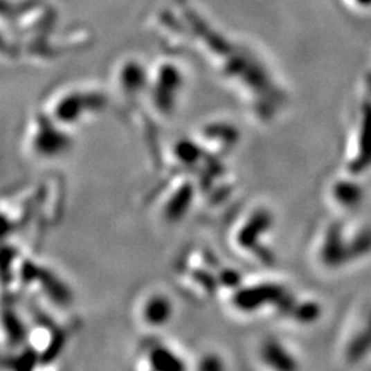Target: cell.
<instances>
[{
    "instance_id": "10",
    "label": "cell",
    "mask_w": 371,
    "mask_h": 371,
    "mask_svg": "<svg viewBox=\"0 0 371 371\" xmlns=\"http://www.w3.org/2000/svg\"><path fill=\"white\" fill-rule=\"evenodd\" d=\"M341 3L354 12H366L371 10V0H341Z\"/></svg>"
},
{
    "instance_id": "8",
    "label": "cell",
    "mask_w": 371,
    "mask_h": 371,
    "mask_svg": "<svg viewBox=\"0 0 371 371\" xmlns=\"http://www.w3.org/2000/svg\"><path fill=\"white\" fill-rule=\"evenodd\" d=\"M147 362L152 369L156 370H168V369H185L182 358L175 354L171 348L163 345H154L147 354Z\"/></svg>"
},
{
    "instance_id": "9",
    "label": "cell",
    "mask_w": 371,
    "mask_h": 371,
    "mask_svg": "<svg viewBox=\"0 0 371 371\" xmlns=\"http://www.w3.org/2000/svg\"><path fill=\"white\" fill-rule=\"evenodd\" d=\"M221 362H223L221 358H219L216 355H212V354H208L206 356H203L199 361L198 369H201V370H219V369H224V366H223Z\"/></svg>"
},
{
    "instance_id": "4",
    "label": "cell",
    "mask_w": 371,
    "mask_h": 371,
    "mask_svg": "<svg viewBox=\"0 0 371 371\" xmlns=\"http://www.w3.org/2000/svg\"><path fill=\"white\" fill-rule=\"evenodd\" d=\"M175 305L172 298L163 291L147 294L139 305V319L149 329H163L174 319Z\"/></svg>"
},
{
    "instance_id": "2",
    "label": "cell",
    "mask_w": 371,
    "mask_h": 371,
    "mask_svg": "<svg viewBox=\"0 0 371 371\" xmlns=\"http://www.w3.org/2000/svg\"><path fill=\"white\" fill-rule=\"evenodd\" d=\"M103 95L90 91V90H72L65 91L57 96L53 102L51 113L48 114L53 117L58 124L65 128H71L76 123L84 120V117L91 114L93 111H99L103 106Z\"/></svg>"
},
{
    "instance_id": "3",
    "label": "cell",
    "mask_w": 371,
    "mask_h": 371,
    "mask_svg": "<svg viewBox=\"0 0 371 371\" xmlns=\"http://www.w3.org/2000/svg\"><path fill=\"white\" fill-rule=\"evenodd\" d=\"M29 139L30 149L40 159H57L65 154L72 145L68 128L58 124L48 114L35 120Z\"/></svg>"
},
{
    "instance_id": "1",
    "label": "cell",
    "mask_w": 371,
    "mask_h": 371,
    "mask_svg": "<svg viewBox=\"0 0 371 371\" xmlns=\"http://www.w3.org/2000/svg\"><path fill=\"white\" fill-rule=\"evenodd\" d=\"M185 87L182 69L174 62H161L150 72L147 91L152 103L161 114H171L178 106V99Z\"/></svg>"
},
{
    "instance_id": "6",
    "label": "cell",
    "mask_w": 371,
    "mask_h": 371,
    "mask_svg": "<svg viewBox=\"0 0 371 371\" xmlns=\"http://www.w3.org/2000/svg\"><path fill=\"white\" fill-rule=\"evenodd\" d=\"M279 294L277 286L271 284H249L235 287L233 307L245 315L259 312L266 308L271 296Z\"/></svg>"
},
{
    "instance_id": "7",
    "label": "cell",
    "mask_w": 371,
    "mask_h": 371,
    "mask_svg": "<svg viewBox=\"0 0 371 371\" xmlns=\"http://www.w3.org/2000/svg\"><path fill=\"white\" fill-rule=\"evenodd\" d=\"M270 216L266 212H252L244 224L241 223L239 230L235 234V242L239 249L244 252L253 253L257 246V237L269 228Z\"/></svg>"
},
{
    "instance_id": "5",
    "label": "cell",
    "mask_w": 371,
    "mask_h": 371,
    "mask_svg": "<svg viewBox=\"0 0 371 371\" xmlns=\"http://www.w3.org/2000/svg\"><path fill=\"white\" fill-rule=\"evenodd\" d=\"M149 80L150 71H147L145 65L135 58L123 61L116 71L117 87L129 98H134L141 93H146Z\"/></svg>"
}]
</instances>
